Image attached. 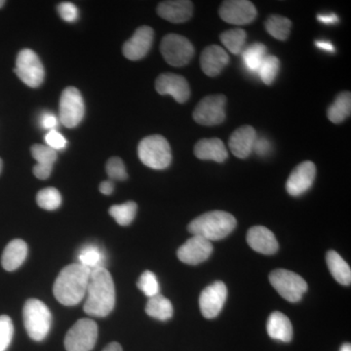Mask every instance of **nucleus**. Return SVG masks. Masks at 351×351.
I'll return each instance as SVG.
<instances>
[{"mask_svg": "<svg viewBox=\"0 0 351 351\" xmlns=\"http://www.w3.org/2000/svg\"><path fill=\"white\" fill-rule=\"evenodd\" d=\"M316 177V166L311 161H304L297 166L289 176L286 191L289 195L301 196L313 186Z\"/></svg>", "mask_w": 351, "mask_h": 351, "instance_id": "obj_15", "label": "nucleus"}, {"mask_svg": "<svg viewBox=\"0 0 351 351\" xmlns=\"http://www.w3.org/2000/svg\"><path fill=\"white\" fill-rule=\"evenodd\" d=\"M265 56H267V47L260 43L252 44L242 52L244 66L252 73H258V69Z\"/></svg>", "mask_w": 351, "mask_h": 351, "instance_id": "obj_30", "label": "nucleus"}, {"mask_svg": "<svg viewBox=\"0 0 351 351\" xmlns=\"http://www.w3.org/2000/svg\"><path fill=\"white\" fill-rule=\"evenodd\" d=\"M85 113L84 101L80 90L68 87L60 99V120L68 128H75L82 121Z\"/></svg>", "mask_w": 351, "mask_h": 351, "instance_id": "obj_11", "label": "nucleus"}, {"mask_svg": "<svg viewBox=\"0 0 351 351\" xmlns=\"http://www.w3.org/2000/svg\"><path fill=\"white\" fill-rule=\"evenodd\" d=\"M58 13L61 16L62 19L66 22L73 23L80 17L77 7L71 2H63L57 8Z\"/></svg>", "mask_w": 351, "mask_h": 351, "instance_id": "obj_40", "label": "nucleus"}, {"mask_svg": "<svg viewBox=\"0 0 351 351\" xmlns=\"http://www.w3.org/2000/svg\"><path fill=\"white\" fill-rule=\"evenodd\" d=\"M157 93L170 95L178 103L184 104L191 97V88L186 78L175 73H162L156 82Z\"/></svg>", "mask_w": 351, "mask_h": 351, "instance_id": "obj_16", "label": "nucleus"}, {"mask_svg": "<svg viewBox=\"0 0 351 351\" xmlns=\"http://www.w3.org/2000/svg\"><path fill=\"white\" fill-rule=\"evenodd\" d=\"M247 34L242 29H228L219 36L221 43L233 55H239L245 49Z\"/></svg>", "mask_w": 351, "mask_h": 351, "instance_id": "obj_32", "label": "nucleus"}, {"mask_svg": "<svg viewBox=\"0 0 351 351\" xmlns=\"http://www.w3.org/2000/svg\"><path fill=\"white\" fill-rule=\"evenodd\" d=\"M226 97L212 95L204 97L196 106L193 119L203 126H215L223 123L226 119Z\"/></svg>", "mask_w": 351, "mask_h": 351, "instance_id": "obj_10", "label": "nucleus"}, {"mask_svg": "<svg viewBox=\"0 0 351 351\" xmlns=\"http://www.w3.org/2000/svg\"><path fill=\"white\" fill-rule=\"evenodd\" d=\"M315 45L317 46L319 49L326 51V52H335L334 45H332L331 43H328V41L317 40L315 41Z\"/></svg>", "mask_w": 351, "mask_h": 351, "instance_id": "obj_45", "label": "nucleus"}, {"mask_svg": "<svg viewBox=\"0 0 351 351\" xmlns=\"http://www.w3.org/2000/svg\"><path fill=\"white\" fill-rule=\"evenodd\" d=\"M91 270L80 263H73L61 270L55 280L53 293L60 304L76 306L86 295Z\"/></svg>", "mask_w": 351, "mask_h": 351, "instance_id": "obj_2", "label": "nucleus"}, {"mask_svg": "<svg viewBox=\"0 0 351 351\" xmlns=\"http://www.w3.org/2000/svg\"><path fill=\"white\" fill-rule=\"evenodd\" d=\"M78 263L90 270L105 267L106 256L104 251L97 245H87L80 249L78 253Z\"/></svg>", "mask_w": 351, "mask_h": 351, "instance_id": "obj_29", "label": "nucleus"}, {"mask_svg": "<svg viewBox=\"0 0 351 351\" xmlns=\"http://www.w3.org/2000/svg\"><path fill=\"white\" fill-rule=\"evenodd\" d=\"M16 75L29 87L38 88L44 80V68L36 53L23 49L16 60Z\"/></svg>", "mask_w": 351, "mask_h": 351, "instance_id": "obj_9", "label": "nucleus"}, {"mask_svg": "<svg viewBox=\"0 0 351 351\" xmlns=\"http://www.w3.org/2000/svg\"><path fill=\"white\" fill-rule=\"evenodd\" d=\"M247 242L254 251L263 255H274L279 249L276 235L262 226H253L249 230Z\"/></svg>", "mask_w": 351, "mask_h": 351, "instance_id": "obj_18", "label": "nucleus"}, {"mask_svg": "<svg viewBox=\"0 0 351 351\" xmlns=\"http://www.w3.org/2000/svg\"><path fill=\"white\" fill-rule=\"evenodd\" d=\"M161 54L173 66H186L195 56V47L188 38L180 34H170L164 36L160 45Z\"/></svg>", "mask_w": 351, "mask_h": 351, "instance_id": "obj_7", "label": "nucleus"}, {"mask_svg": "<svg viewBox=\"0 0 351 351\" xmlns=\"http://www.w3.org/2000/svg\"><path fill=\"white\" fill-rule=\"evenodd\" d=\"M115 306V287L112 274L106 267L91 270L86 291L84 313L94 317H106Z\"/></svg>", "mask_w": 351, "mask_h": 351, "instance_id": "obj_1", "label": "nucleus"}, {"mask_svg": "<svg viewBox=\"0 0 351 351\" xmlns=\"http://www.w3.org/2000/svg\"><path fill=\"white\" fill-rule=\"evenodd\" d=\"M269 282L283 299L290 302L301 301L308 288L302 276L288 269H274L269 274Z\"/></svg>", "mask_w": 351, "mask_h": 351, "instance_id": "obj_6", "label": "nucleus"}, {"mask_svg": "<svg viewBox=\"0 0 351 351\" xmlns=\"http://www.w3.org/2000/svg\"><path fill=\"white\" fill-rule=\"evenodd\" d=\"M2 171V160L1 158H0V173H1Z\"/></svg>", "mask_w": 351, "mask_h": 351, "instance_id": "obj_49", "label": "nucleus"}, {"mask_svg": "<svg viewBox=\"0 0 351 351\" xmlns=\"http://www.w3.org/2000/svg\"><path fill=\"white\" fill-rule=\"evenodd\" d=\"M138 156L143 164L154 170H163L172 162V151L163 136H147L141 141Z\"/></svg>", "mask_w": 351, "mask_h": 351, "instance_id": "obj_4", "label": "nucleus"}, {"mask_svg": "<svg viewBox=\"0 0 351 351\" xmlns=\"http://www.w3.org/2000/svg\"><path fill=\"white\" fill-rule=\"evenodd\" d=\"M265 29L272 38L285 41L290 36L292 22L280 15H271L265 21Z\"/></svg>", "mask_w": 351, "mask_h": 351, "instance_id": "obj_31", "label": "nucleus"}, {"mask_svg": "<svg viewBox=\"0 0 351 351\" xmlns=\"http://www.w3.org/2000/svg\"><path fill=\"white\" fill-rule=\"evenodd\" d=\"M114 189V184L112 181H105L100 184V191L103 195H110Z\"/></svg>", "mask_w": 351, "mask_h": 351, "instance_id": "obj_44", "label": "nucleus"}, {"mask_svg": "<svg viewBox=\"0 0 351 351\" xmlns=\"http://www.w3.org/2000/svg\"><path fill=\"white\" fill-rule=\"evenodd\" d=\"M46 145L54 149V151H62L66 147L68 142L66 138L57 130H51L45 136Z\"/></svg>", "mask_w": 351, "mask_h": 351, "instance_id": "obj_39", "label": "nucleus"}, {"mask_svg": "<svg viewBox=\"0 0 351 351\" xmlns=\"http://www.w3.org/2000/svg\"><path fill=\"white\" fill-rule=\"evenodd\" d=\"M267 334L276 341L289 343L293 339V325L290 319L279 311L270 314L267 324Z\"/></svg>", "mask_w": 351, "mask_h": 351, "instance_id": "obj_24", "label": "nucleus"}, {"mask_svg": "<svg viewBox=\"0 0 351 351\" xmlns=\"http://www.w3.org/2000/svg\"><path fill=\"white\" fill-rule=\"evenodd\" d=\"M257 132L252 126L239 127L233 132L228 140V147L233 156L240 159L247 158L253 152L254 144L257 138Z\"/></svg>", "mask_w": 351, "mask_h": 351, "instance_id": "obj_20", "label": "nucleus"}, {"mask_svg": "<svg viewBox=\"0 0 351 351\" xmlns=\"http://www.w3.org/2000/svg\"><path fill=\"white\" fill-rule=\"evenodd\" d=\"M279 69L280 62L278 58L274 55H267L258 69V76L265 85H271L278 75Z\"/></svg>", "mask_w": 351, "mask_h": 351, "instance_id": "obj_34", "label": "nucleus"}, {"mask_svg": "<svg viewBox=\"0 0 351 351\" xmlns=\"http://www.w3.org/2000/svg\"><path fill=\"white\" fill-rule=\"evenodd\" d=\"M138 205L134 201H128L120 205H113L110 208V215L120 226H129L136 218Z\"/></svg>", "mask_w": 351, "mask_h": 351, "instance_id": "obj_33", "label": "nucleus"}, {"mask_svg": "<svg viewBox=\"0 0 351 351\" xmlns=\"http://www.w3.org/2000/svg\"><path fill=\"white\" fill-rule=\"evenodd\" d=\"M328 267L337 282L348 286L351 283V269L348 263L336 251H329L326 255Z\"/></svg>", "mask_w": 351, "mask_h": 351, "instance_id": "obj_26", "label": "nucleus"}, {"mask_svg": "<svg viewBox=\"0 0 351 351\" xmlns=\"http://www.w3.org/2000/svg\"><path fill=\"white\" fill-rule=\"evenodd\" d=\"M36 202L43 209L53 211L61 206L62 195L60 191L54 188L41 189L36 195Z\"/></svg>", "mask_w": 351, "mask_h": 351, "instance_id": "obj_35", "label": "nucleus"}, {"mask_svg": "<svg viewBox=\"0 0 351 351\" xmlns=\"http://www.w3.org/2000/svg\"><path fill=\"white\" fill-rule=\"evenodd\" d=\"M271 151V144L267 138L257 137L254 144L253 152H256L258 156H265Z\"/></svg>", "mask_w": 351, "mask_h": 351, "instance_id": "obj_41", "label": "nucleus"}, {"mask_svg": "<svg viewBox=\"0 0 351 351\" xmlns=\"http://www.w3.org/2000/svg\"><path fill=\"white\" fill-rule=\"evenodd\" d=\"M351 112L350 92H343L335 99L334 103L327 110L328 119L335 124L343 123Z\"/></svg>", "mask_w": 351, "mask_h": 351, "instance_id": "obj_28", "label": "nucleus"}, {"mask_svg": "<svg viewBox=\"0 0 351 351\" xmlns=\"http://www.w3.org/2000/svg\"><path fill=\"white\" fill-rule=\"evenodd\" d=\"M103 351H122V348L119 343H110Z\"/></svg>", "mask_w": 351, "mask_h": 351, "instance_id": "obj_46", "label": "nucleus"}, {"mask_svg": "<svg viewBox=\"0 0 351 351\" xmlns=\"http://www.w3.org/2000/svg\"><path fill=\"white\" fill-rule=\"evenodd\" d=\"M32 156L38 161L34 167V174L39 180H46L52 173L53 165L57 160V152L45 145H34Z\"/></svg>", "mask_w": 351, "mask_h": 351, "instance_id": "obj_23", "label": "nucleus"}, {"mask_svg": "<svg viewBox=\"0 0 351 351\" xmlns=\"http://www.w3.org/2000/svg\"><path fill=\"white\" fill-rule=\"evenodd\" d=\"M228 298V288L223 281H216L207 286L199 297L201 313L207 319L217 317L225 306Z\"/></svg>", "mask_w": 351, "mask_h": 351, "instance_id": "obj_13", "label": "nucleus"}, {"mask_svg": "<svg viewBox=\"0 0 351 351\" xmlns=\"http://www.w3.org/2000/svg\"><path fill=\"white\" fill-rule=\"evenodd\" d=\"M14 326L9 316H0V351H6L12 341Z\"/></svg>", "mask_w": 351, "mask_h": 351, "instance_id": "obj_37", "label": "nucleus"}, {"mask_svg": "<svg viewBox=\"0 0 351 351\" xmlns=\"http://www.w3.org/2000/svg\"><path fill=\"white\" fill-rule=\"evenodd\" d=\"M237 219L225 211H211L191 221L189 232L209 241L226 239L237 228Z\"/></svg>", "mask_w": 351, "mask_h": 351, "instance_id": "obj_3", "label": "nucleus"}, {"mask_svg": "<svg viewBox=\"0 0 351 351\" xmlns=\"http://www.w3.org/2000/svg\"><path fill=\"white\" fill-rule=\"evenodd\" d=\"M98 339V326L96 322L88 318L78 320L69 330L64 339L66 351H91Z\"/></svg>", "mask_w": 351, "mask_h": 351, "instance_id": "obj_8", "label": "nucleus"}, {"mask_svg": "<svg viewBox=\"0 0 351 351\" xmlns=\"http://www.w3.org/2000/svg\"><path fill=\"white\" fill-rule=\"evenodd\" d=\"M23 316L29 338L36 341H41L49 334L52 315L44 302L36 299L27 300L24 306Z\"/></svg>", "mask_w": 351, "mask_h": 351, "instance_id": "obj_5", "label": "nucleus"}, {"mask_svg": "<svg viewBox=\"0 0 351 351\" xmlns=\"http://www.w3.org/2000/svg\"><path fill=\"white\" fill-rule=\"evenodd\" d=\"M106 171H107V174L110 180L125 181L128 178L125 165L119 157H112V158L108 159L107 165H106Z\"/></svg>", "mask_w": 351, "mask_h": 351, "instance_id": "obj_38", "label": "nucleus"}, {"mask_svg": "<svg viewBox=\"0 0 351 351\" xmlns=\"http://www.w3.org/2000/svg\"><path fill=\"white\" fill-rule=\"evenodd\" d=\"M317 20L323 24L334 25L339 22V17L335 13L319 14L317 15Z\"/></svg>", "mask_w": 351, "mask_h": 351, "instance_id": "obj_43", "label": "nucleus"}, {"mask_svg": "<svg viewBox=\"0 0 351 351\" xmlns=\"http://www.w3.org/2000/svg\"><path fill=\"white\" fill-rule=\"evenodd\" d=\"M195 154L201 160H212L218 163L225 162L228 157L225 144L218 138L198 141L195 147Z\"/></svg>", "mask_w": 351, "mask_h": 351, "instance_id": "obj_22", "label": "nucleus"}, {"mask_svg": "<svg viewBox=\"0 0 351 351\" xmlns=\"http://www.w3.org/2000/svg\"><path fill=\"white\" fill-rule=\"evenodd\" d=\"M145 313L154 319L167 321L172 318L173 314H174V307L167 298L158 294L149 298V302L145 306Z\"/></svg>", "mask_w": 351, "mask_h": 351, "instance_id": "obj_27", "label": "nucleus"}, {"mask_svg": "<svg viewBox=\"0 0 351 351\" xmlns=\"http://www.w3.org/2000/svg\"><path fill=\"white\" fill-rule=\"evenodd\" d=\"M193 2L188 0L163 1L157 7V14L164 20L175 24L184 23L193 17Z\"/></svg>", "mask_w": 351, "mask_h": 351, "instance_id": "obj_21", "label": "nucleus"}, {"mask_svg": "<svg viewBox=\"0 0 351 351\" xmlns=\"http://www.w3.org/2000/svg\"><path fill=\"white\" fill-rule=\"evenodd\" d=\"M40 125L46 130H55L58 126V119L56 115L52 112H45L41 115Z\"/></svg>", "mask_w": 351, "mask_h": 351, "instance_id": "obj_42", "label": "nucleus"}, {"mask_svg": "<svg viewBox=\"0 0 351 351\" xmlns=\"http://www.w3.org/2000/svg\"><path fill=\"white\" fill-rule=\"evenodd\" d=\"M137 286L149 299L158 295L159 291H160L156 274L154 272L149 271V270H145L144 274L140 276Z\"/></svg>", "mask_w": 351, "mask_h": 351, "instance_id": "obj_36", "label": "nucleus"}, {"mask_svg": "<svg viewBox=\"0 0 351 351\" xmlns=\"http://www.w3.org/2000/svg\"><path fill=\"white\" fill-rule=\"evenodd\" d=\"M4 4H5V1H4V0H0V8H2V7L4 6Z\"/></svg>", "mask_w": 351, "mask_h": 351, "instance_id": "obj_48", "label": "nucleus"}, {"mask_svg": "<svg viewBox=\"0 0 351 351\" xmlns=\"http://www.w3.org/2000/svg\"><path fill=\"white\" fill-rule=\"evenodd\" d=\"M27 256V243L22 239H14L4 249L1 258L2 267L7 271H14L24 263Z\"/></svg>", "mask_w": 351, "mask_h": 351, "instance_id": "obj_25", "label": "nucleus"}, {"mask_svg": "<svg viewBox=\"0 0 351 351\" xmlns=\"http://www.w3.org/2000/svg\"><path fill=\"white\" fill-rule=\"evenodd\" d=\"M339 351H351L350 343H343V345L341 346V350H339Z\"/></svg>", "mask_w": 351, "mask_h": 351, "instance_id": "obj_47", "label": "nucleus"}, {"mask_svg": "<svg viewBox=\"0 0 351 351\" xmlns=\"http://www.w3.org/2000/svg\"><path fill=\"white\" fill-rule=\"evenodd\" d=\"M213 253V245L209 240L193 235L177 252L178 258L186 265H196L205 262Z\"/></svg>", "mask_w": 351, "mask_h": 351, "instance_id": "obj_14", "label": "nucleus"}, {"mask_svg": "<svg viewBox=\"0 0 351 351\" xmlns=\"http://www.w3.org/2000/svg\"><path fill=\"white\" fill-rule=\"evenodd\" d=\"M230 63V56L219 45H210L203 50L200 58L201 69L210 77H215L223 71Z\"/></svg>", "mask_w": 351, "mask_h": 351, "instance_id": "obj_19", "label": "nucleus"}, {"mask_svg": "<svg viewBox=\"0 0 351 351\" xmlns=\"http://www.w3.org/2000/svg\"><path fill=\"white\" fill-rule=\"evenodd\" d=\"M219 17L230 25H244L250 24L257 17L255 5L247 0H228L219 7Z\"/></svg>", "mask_w": 351, "mask_h": 351, "instance_id": "obj_12", "label": "nucleus"}, {"mask_svg": "<svg viewBox=\"0 0 351 351\" xmlns=\"http://www.w3.org/2000/svg\"><path fill=\"white\" fill-rule=\"evenodd\" d=\"M154 32L151 27L143 25L123 45V54L131 61H138L147 56L154 43Z\"/></svg>", "mask_w": 351, "mask_h": 351, "instance_id": "obj_17", "label": "nucleus"}]
</instances>
